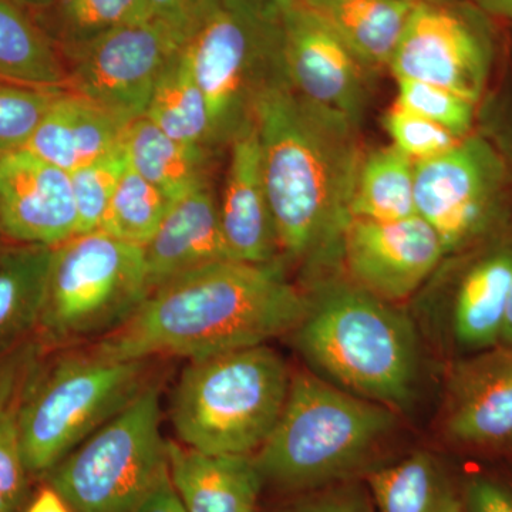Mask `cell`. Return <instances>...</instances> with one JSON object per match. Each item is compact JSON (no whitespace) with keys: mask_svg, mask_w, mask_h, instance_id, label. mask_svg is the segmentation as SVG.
I'll list each match as a JSON object with an SVG mask.
<instances>
[{"mask_svg":"<svg viewBox=\"0 0 512 512\" xmlns=\"http://www.w3.org/2000/svg\"><path fill=\"white\" fill-rule=\"evenodd\" d=\"M229 147L227 180L220 204L222 231L234 259L269 264L276 261L279 248L254 119L239 128Z\"/></svg>","mask_w":512,"mask_h":512,"instance_id":"cell-17","label":"cell"},{"mask_svg":"<svg viewBox=\"0 0 512 512\" xmlns=\"http://www.w3.org/2000/svg\"><path fill=\"white\" fill-rule=\"evenodd\" d=\"M26 512H73L55 488L46 487L36 495Z\"/></svg>","mask_w":512,"mask_h":512,"instance_id":"cell-41","label":"cell"},{"mask_svg":"<svg viewBox=\"0 0 512 512\" xmlns=\"http://www.w3.org/2000/svg\"><path fill=\"white\" fill-rule=\"evenodd\" d=\"M144 116L175 140L214 147L207 99L183 49L158 79Z\"/></svg>","mask_w":512,"mask_h":512,"instance_id":"cell-27","label":"cell"},{"mask_svg":"<svg viewBox=\"0 0 512 512\" xmlns=\"http://www.w3.org/2000/svg\"><path fill=\"white\" fill-rule=\"evenodd\" d=\"M124 144L131 167L171 202L208 184V148L167 136L146 116L128 124Z\"/></svg>","mask_w":512,"mask_h":512,"instance_id":"cell-23","label":"cell"},{"mask_svg":"<svg viewBox=\"0 0 512 512\" xmlns=\"http://www.w3.org/2000/svg\"><path fill=\"white\" fill-rule=\"evenodd\" d=\"M503 184V161L481 137L467 136L447 153L414 163L417 215L439 235L446 255L490 231Z\"/></svg>","mask_w":512,"mask_h":512,"instance_id":"cell-12","label":"cell"},{"mask_svg":"<svg viewBox=\"0 0 512 512\" xmlns=\"http://www.w3.org/2000/svg\"><path fill=\"white\" fill-rule=\"evenodd\" d=\"M384 128L392 138L393 147L402 151L414 163L447 153L463 140L439 124L403 109L397 103L384 114Z\"/></svg>","mask_w":512,"mask_h":512,"instance_id":"cell-34","label":"cell"},{"mask_svg":"<svg viewBox=\"0 0 512 512\" xmlns=\"http://www.w3.org/2000/svg\"><path fill=\"white\" fill-rule=\"evenodd\" d=\"M62 92L0 79V158L26 147Z\"/></svg>","mask_w":512,"mask_h":512,"instance_id":"cell-32","label":"cell"},{"mask_svg":"<svg viewBox=\"0 0 512 512\" xmlns=\"http://www.w3.org/2000/svg\"><path fill=\"white\" fill-rule=\"evenodd\" d=\"M308 302L278 261L225 259L154 288L92 352L117 362L161 355L194 360L265 345L295 329Z\"/></svg>","mask_w":512,"mask_h":512,"instance_id":"cell-2","label":"cell"},{"mask_svg":"<svg viewBox=\"0 0 512 512\" xmlns=\"http://www.w3.org/2000/svg\"><path fill=\"white\" fill-rule=\"evenodd\" d=\"M160 392L146 386L49 473L73 512H134L168 470Z\"/></svg>","mask_w":512,"mask_h":512,"instance_id":"cell-9","label":"cell"},{"mask_svg":"<svg viewBox=\"0 0 512 512\" xmlns=\"http://www.w3.org/2000/svg\"><path fill=\"white\" fill-rule=\"evenodd\" d=\"M352 220L402 221L417 215L414 161L396 147L366 154L350 207Z\"/></svg>","mask_w":512,"mask_h":512,"instance_id":"cell-26","label":"cell"},{"mask_svg":"<svg viewBox=\"0 0 512 512\" xmlns=\"http://www.w3.org/2000/svg\"><path fill=\"white\" fill-rule=\"evenodd\" d=\"M128 165L130 161L123 143L103 157L69 173L76 202L77 235L89 234L100 228L104 212Z\"/></svg>","mask_w":512,"mask_h":512,"instance_id":"cell-31","label":"cell"},{"mask_svg":"<svg viewBox=\"0 0 512 512\" xmlns=\"http://www.w3.org/2000/svg\"><path fill=\"white\" fill-rule=\"evenodd\" d=\"M53 248L20 245L0 255V353L37 329Z\"/></svg>","mask_w":512,"mask_h":512,"instance_id":"cell-25","label":"cell"},{"mask_svg":"<svg viewBox=\"0 0 512 512\" xmlns=\"http://www.w3.org/2000/svg\"><path fill=\"white\" fill-rule=\"evenodd\" d=\"M185 42L154 16L110 30L63 57L67 90L130 124L146 114L158 79Z\"/></svg>","mask_w":512,"mask_h":512,"instance_id":"cell-11","label":"cell"},{"mask_svg":"<svg viewBox=\"0 0 512 512\" xmlns=\"http://www.w3.org/2000/svg\"><path fill=\"white\" fill-rule=\"evenodd\" d=\"M466 512H512V485L488 476H474L463 493Z\"/></svg>","mask_w":512,"mask_h":512,"instance_id":"cell-38","label":"cell"},{"mask_svg":"<svg viewBox=\"0 0 512 512\" xmlns=\"http://www.w3.org/2000/svg\"><path fill=\"white\" fill-rule=\"evenodd\" d=\"M491 16L468 0L414 3L389 69L478 103L495 57Z\"/></svg>","mask_w":512,"mask_h":512,"instance_id":"cell-10","label":"cell"},{"mask_svg":"<svg viewBox=\"0 0 512 512\" xmlns=\"http://www.w3.org/2000/svg\"><path fill=\"white\" fill-rule=\"evenodd\" d=\"M167 197L128 165L101 220L100 231L143 248L170 210Z\"/></svg>","mask_w":512,"mask_h":512,"instance_id":"cell-30","label":"cell"},{"mask_svg":"<svg viewBox=\"0 0 512 512\" xmlns=\"http://www.w3.org/2000/svg\"><path fill=\"white\" fill-rule=\"evenodd\" d=\"M477 8L490 15L491 18H500L512 22V0H468Z\"/></svg>","mask_w":512,"mask_h":512,"instance_id":"cell-42","label":"cell"},{"mask_svg":"<svg viewBox=\"0 0 512 512\" xmlns=\"http://www.w3.org/2000/svg\"><path fill=\"white\" fill-rule=\"evenodd\" d=\"M19 2L23 8L40 10V12H45L46 9H49L56 0H16Z\"/></svg>","mask_w":512,"mask_h":512,"instance_id":"cell-44","label":"cell"},{"mask_svg":"<svg viewBox=\"0 0 512 512\" xmlns=\"http://www.w3.org/2000/svg\"><path fill=\"white\" fill-rule=\"evenodd\" d=\"M45 13L42 28L62 57L110 30L153 18L147 0H56Z\"/></svg>","mask_w":512,"mask_h":512,"instance_id":"cell-29","label":"cell"},{"mask_svg":"<svg viewBox=\"0 0 512 512\" xmlns=\"http://www.w3.org/2000/svg\"><path fill=\"white\" fill-rule=\"evenodd\" d=\"M370 69L389 67L414 3L407 0H308L305 3Z\"/></svg>","mask_w":512,"mask_h":512,"instance_id":"cell-22","label":"cell"},{"mask_svg":"<svg viewBox=\"0 0 512 512\" xmlns=\"http://www.w3.org/2000/svg\"><path fill=\"white\" fill-rule=\"evenodd\" d=\"M19 397L0 412V493L20 508L28 493V468L19 429Z\"/></svg>","mask_w":512,"mask_h":512,"instance_id":"cell-35","label":"cell"},{"mask_svg":"<svg viewBox=\"0 0 512 512\" xmlns=\"http://www.w3.org/2000/svg\"><path fill=\"white\" fill-rule=\"evenodd\" d=\"M0 79L67 90V70L55 43L16 0H0Z\"/></svg>","mask_w":512,"mask_h":512,"instance_id":"cell-24","label":"cell"},{"mask_svg":"<svg viewBox=\"0 0 512 512\" xmlns=\"http://www.w3.org/2000/svg\"><path fill=\"white\" fill-rule=\"evenodd\" d=\"M183 53L207 99L214 147L229 144L256 97L285 77L281 10L269 0H218Z\"/></svg>","mask_w":512,"mask_h":512,"instance_id":"cell-7","label":"cell"},{"mask_svg":"<svg viewBox=\"0 0 512 512\" xmlns=\"http://www.w3.org/2000/svg\"><path fill=\"white\" fill-rule=\"evenodd\" d=\"M0 235L49 248L77 235L70 174L26 148L0 158Z\"/></svg>","mask_w":512,"mask_h":512,"instance_id":"cell-16","label":"cell"},{"mask_svg":"<svg viewBox=\"0 0 512 512\" xmlns=\"http://www.w3.org/2000/svg\"><path fill=\"white\" fill-rule=\"evenodd\" d=\"M143 252L148 293L201 266L234 259L210 185L174 201Z\"/></svg>","mask_w":512,"mask_h":512,"instance_id":"cell-18","label":"cell"},{"mask_svg":"<svg viewBox=\"0 0 512 512\" xmlns=\"http://www.w3.org/2000/svg\"><path fill=\"white\" fill-rule=\"evenodd\" d=\"M147 295L143 248L100 229L74 235L53 248L37 329L50 343L103 338Z\"/></svg>","mask_w":512,"mask_h":512,"instance_id":"cell-8","label":"cell"},{"mask_svg":"<svg viewBox=\"0 0 512 512\" xmlns=\"http://www.w3.org/2000/svg\"><path fill=\"white\" fill-rule=\"evenodd\" d=\"M313 491L275 512H376L369 497L352 485H328Z\"/></svg>","mask_w":512,"mask_h":512,"instance_id":"cell-36","label":"cell"},{"mask_svg":"<svg viewBox=\"0 0 512 512\" xmlns=\"http://www.w3.org/2000/svg\"><path fill=\"white\" fill-rule=\"evenodd\" d=\"M281 22L284 70L292 89L359 123L372 69L309 6L281 9Z\"/></svg>","mask_w":512,"mask_h":512,"instance_id":"cell-14","label":"cell"},{"mask_svg":"<svg viewBox=\"0 0 512 512\" xmlns=\"http://www.w3.org/2000/svg\"><path fill=\"white\" fill-rule=\"evenodd\" d=\"M441 424L454 446L481 454L512 453V348L494 346L454 363Z\"/></svg>","mask_w":512,"mask_h":512,"instance_id":"cell-15","label":"cell"},{"mask_svg":"<svg viewBox=\"0 0 512 512\" xmlns=\"http://www.w3.org/2000/svg\"><path fill=\"white\" fill-rule=\"evenodd\" d=\"M500 345L512 348V286L510 299H508L507 312H505L503 333H501Z\"/></svg>","mask_w":512,"mask_h":512,"instance_id":"cell-43","label":"cell"},{"mask_svg":"<svg viewBox=\"0 0 512 512\" xmlns=\"http://www.w3.org/2000/svg\"><path fill=\"white\" fill-rule=\"evenodd\" d=\"M512 286V247L493 249L458 284L451 330L461 349L477 353L500 345Z\"/></svg>","mask_w":512,"mask_h":512,"instance_id":"cell-21","label":"cell"},{"mask_svg":"<svg viewBox=\"0 0 512 512\" xmlns=\"http://www.w3.org/2000/svg\"><path fill=\"white\" fill-rule=\"evenodd\" d=\"M376 512H441L454 493L429 453L419 451L367 477Z\"/></svg>","mask_w":512,"mask_h":512,"instance_id":"cell-28","label":"cell"},{"mask_svg":"<svg viewBox=\"0 0 512 512\" xmlns=\"http://www.w3.org/2000/svg\"><path fill=\"white\" fill-rule=\"evenodd\" d=\"M446 249L419 215L402 221H350L342 245L349 281L383 301L409 298L420 288Z\"/></svg>","mask_w":512,"mask_h":512,"instance_id":"cell-13","label":"cell"},{"mask_svg":"<svg viewBox=\"0 0 512 512\" xmlns=\"http://www.w3.org/2000/svg\"><path fill=\"white\" fill-rule=\"evenodd\" d=\"M291 379L266 345L190 360L171 399L178 440L210 456H255L281 417Z\"/></svg>","mask_w":512,"mask_h":512,"instance_id":"cell-5","label":"cell"},{"mask_svg":"<svg viewBox=\"0 0 512 512\" xmlns=\"http://www.w3.org/2000/svg\"><path fill=\"white\" fill-rule=\"evenodd\" d=\"M394 424L389 407L299 372L275 429L256 451V468L282 490H319L349 476Z\"/></svg>","mask_w":512,"mask_h":512,"instance_id":"cell-4","label":"cell"},{"mask_svg":"<svg viewBox=\"0 0 512 512\" xmlns=\"http://www.w3.org/2000/svg\"><path fill=\"white\" fill-rule=\"evenodd\" d=\"M407 2L419 3V2H444V0H407Z\"/></svg>","mask_w":512,"mask_h":512,"instance_id":"cell-47","label":"cell"},{"mask_svg":"<svg viewBox=\"0 0 512 512\" xmlns=\"http://www.w3.org/2000/svg\"><path fill=\"white\" fill-rule=\"evenodd\" d=\"M32 356L29 348L0 353V412L18 396Z\"/></svg>","mask_w":512,"mask_h":512,"instance_id":"cell-39","label":"cell"},{"mask_svg":"<svg viewBox=\"0 0 512 512\" xmlns=\"http://www.w3.org/2000/svg\"><path fill=\"white\" fill-rule=\"evenodd\" d=\"M147 3L154 18L163 20L187 40L218 0H147Z\"/></svg>","mask_w":512,"mask_h":512,"instance_id":"cell-37","label":"cell"},{"mask_svg":"<svg viewBox=\"0 0 512 512\" xmlns=\"http://www.w3.org/2000/svg\"><path fill=\"white\" fill-rule=\"evenodd\" d=\"M397 87L396 103L400 107L439 124L458 138L470 136L476 103L450 90L416 80H397Z\"/></svg>","mask_w":512,"mask_h":512,"instance_id":"cell-33","label":"cell"},{"mask_svg":"<svg viewBox=\"0 0 512 512\" xmlns=\"http://www.w3.org/2000/svg\"><path fill=\"white\" fill-rule=\"evenodd\" d=\"M252 119L279 252L308 274L336 268L366 156L356 121L303 99L286 76L256 97Z\"/></svg>","mask_w":512,"mask_h":512,"instance_id":"cell-1","label":"cell"},{"mask_svg":"<svg viewBox=\"0 0 512 512\" xmlns=\"http://www.w3.org/2000/svg\"><path fill=\"white\" fill-rule=\"evenodd\" d=\"M128 124L93 101L64 90L26 144L47 163L72 173L121 146Z\"/></svg>","mask_w":512,"mask_h":512,"instance_id":"cell-19","label":"cell"},{"mask_svg":"<svg viewBox=\"0 0 512 512\" xmlns=\"http://www.w3.org/2000/svg\"><path fill=\"white\" fill-rule=\"evenodd\" d=\"M0 512H18V508L15 507L8 498L0 493Z\"/></svg>","mask_w":512,"mask_h":512,"instance_id":"cell-46","label":"cell"},{"mask_svg":"<svg viewBox=\"0 0 512 512\" xmlns=\"http://www.w3.org/2000/svg\"><path fill=\"white\" fill-rule=\"evenodd\" d=\"M147 360L117 362L96 353L57 359L23 382L19 429L29 474H49L147 386Z\"/></svg>","mask_w":512,"mask_h":512,"instance_id":"cell-6","label":"cell"},{"mask_svg":"<svg viewBox=\"0 0 512 512\" xmlns=\"http://www.w3.org/2000/svg\"><path fill=\"white\" fill-rule=\"evenodd\" d=\"M134 512H188L171 480L170 468L158 478Z\"/></svg>","mask_w":512,"mask_h":512,"instance_id":"cell-40","label":"cell"},{"mask_svg":"<svg viewBox=\"0 0 512 512\" xmlns=\"http://www.w3.org/2000/svg\"><path fill=\"white\" fill-rule=\"evenodd\" d=\"M293 332L316 375L389 409H404L419 376L416 330L404 313L352 282L316 285Z\"/></svg>","mask_w":512,"mask_h":512,"instance_id":"cell-3","label":"cell"},{"mask_svg":"<svg viewBox=\"0 0 512 512\" xmlns=\"http://www.w3.org/2000/svg\"><path fill=\"white\" fill-rule=\"evenodd\" d=\"M167 457L188 512H256L264 481L254 456H210L167 443Z\"/></svg>","mask_w":512,"mask_h":512,"instance_id":"cell-20","label":"cell"},{"mask_svg":"<svg viewBox=\"0 0 512 512\" xmlns=\"http://www.w3.org/2000/svg\"><path fill=\"white\" fill-rule=\"evenodd\" d=\"M269 2L274 3L276 8L281 10L291 8V6L305 5L308 0H269Z\"/></svg>","mask_w":512,"mask_h":512,"instance_id":"cell-45","label":"cell"}]
</instances>
